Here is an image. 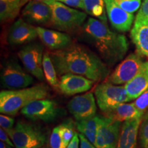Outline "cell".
Segmentation results:
<instances>
[{
  "label": "cell",
  "instance_id": "6da1fadb",
  "mask_svg": "<svg viewBox=\"0 0 148 148\" xmlns=\"http://www.w3.org/2000/svg\"><path fill=\"white\" fill-rule=\"evenodd\" d=\"M56 72L60 75L71 73L84 76L93 82L108 77V66L97 55L79 45H69L49 53Z\"/></svg>",
  "mask_w": 148,
  "mask_h": 148
},
{
  "label": "cell",
  "instance_id": "7a4b0ae2",
  "mask_svg": "<svg viewBox=\"0 0 148 148\" xmlns=\"http://www.w3.org/2000/svg\"><path fill=\"white\" fill-rule=\"evenodd\" d=\"M84 34L91 40L103 62L112 66L123 60L128 49L125 36L110 30L100 20L90 17L83 26Z\"/></svg>",
  "mask_w": 148,
  "mask_h": 148
},
{
  "label": "cell",
  "instance_id": "3957f363",
  "mask_svg": "<svg viewBox=\"0 0 148 148\" xmlns=\"http://www.w3.org/2000/svg\"><path fill=\"white\" fill-rule=\"evenodd\" d=\"M48 96L49 89L45 84L21 89L3 90L0 92V112L14 116L30 103L46 99Z\"/></svg>",
  "mask_w": 148,
  "mask_h": 148
},
{
  "label": "cell",
  "instance_id": "277c9868",
  "mask_svg": "<svg viewBox=\"0 0 148 148\" xmlns=\"http://www.w3.org/2000/svg\"><path fill=\"white\" fill-rule=\"evenodd\" d=\"M7 133L16 148H41L47 140L40 127L21 120Z\"/></svg>",
  "mask_w": 148,
  "mask_h": 148
},
{
  "label": "cell",
  "instance_id": "5b68a950",
  "mask_svg": "<svg viewBox=\"0 0 148 148\" xmlns=\"http://www.w3.org/2000/svg\"><path fill=\"white\" fill-rule=\"evenodd\" d=\"M52 12L51 25L64 31H69L80 27L86 20L87 14L77 10L58 1L47 3Z\"/></svg>",
  "mask_w": 148,
  "mask_h": 148
},
{
  "label": "cell",
  "instance_id": "8992f818",
  "mask_svg": "<svg viewBox=\"0 0 148 148\" xmlns=\"http://www.w3.org/2000/svg\"><path fill=\"white\" fill-rule=\"evenodd\" d=\"M94 95L98 106L103 114L110 112L121 103L130 101L124 86L114 85L107 81L96 86Z\"/></svg>",
  "mask_w": 148,
  "mask_h": 148
},
{
  "label": "cell",
  "instance_id": "52a82bcc",
  "mask_svg": "<svg viewBox=\"0 0 148 148\" xmlns=\"http://www.w3.org/2000/svg\"><path fill=\"white\" fill-rule=\"evenodd\" d=\"M1 87L5 90H16L28 87L34 82L33 77L20 65L16 59L5 62L0 75Z\"/></svg>",
  "mask_w": 148,
  "mask_h": 148
},
{
  "label": "cell",
  "instance_id": "ba28073f",
  "mask_svg": "<svg viewBox=\"0 0 148 148\" xmlns=\"http://www.w3.org/2000/svg\"><path fill=\"white\" fill-rule=\"evenodd\" d=\"M144 62L137 51L127 56L108 75L107 82L114 85L126 84L135 77Z\"/></svg>",
  "mask_w": 148,
  "mask_h": 148
},
{
  "label": "cell",
  "instance_id": "9c48e42d",
  "mask_svg": "<svg viewBox=\"0 0 148 148\" xmlns=\"http://www.w3.org/2000/svg\"><path fill=\"white\" fill-rule=\"evenodd\" d=\"M43 54V46L38 42L25 45L18 53L25 69L40 81L45 79L42 69Z\"/></svg>",
  "mask_w": 148,
  "mask_h": 148
},
{
  "label": "cell",
  "instance_id": "30bf717a",
  "mask_svg": "<svg viewBox=\"0 0 148 148\" xmlns=\"http://www.w3.org/2000/svg\"><path fill=\"white\" fill-rule=\"evenodd\" d=\"M59 109L55 101L48 99H38L30 103L21 110L27 119L45 122L53 121L57 117Z\"/></svg>",
  "mask_w": 148,
  "mask_h": 148
},
{
  "label": "cell",
  "instance_id": "8fae6325",
  "mask_svg": "<svg viewBox=\"0 0 148 148\" xmlns=\"http://www.w3.org/2000/svg\"><path fill=\"white\" fill-rule=\"evenodd\" d=\"M122 122L101 116L95 146L97 148H116Z\"/></svg>",
  "mask_w": 148,
  "mask_h": 148
},
{
  "label": "cell",
  "instance_id": "7c38bea8",
  "mask_svg": "<svg viewBox=\"0 0 148 148\" xmlns=\"http://www.w3.org/2000/svg\"><path fill=\"white\" fill-rule=\"evenodd\" d=\"M67 108L77 121L95 116L97 106L94 94L88 92L75 96L68 102Z\"/></svg>",
  "mask_w": 148,
  "mask_h": 148
},
{
  "label": "cell",
  "instance_id": "4fadbf2b",
  "mask_svg": "<svg viewBox=\"0 0 148 148\" xmlns=\"http://www.w3.org/2000/svg\"><path fill=\"white\" fill-rule=\"evenodd\" d=\"M22 16L30 24L49 25H51L52 12L47 3L31 0L22 11Z\"/></svg>",
  "mask_w": 148,
  "mask_h": 148
},
{
  "label": "cell",
  "instance_id": "5bb4252c",
  "mask_svg": "<svg viewBox=\"0 0 148 148\" xmlns=\"http://www.w3.org/2000/svg\"><path fill=\"white\" fill-rule=\"evenodd\" d=\"M38 36L36 27L20 18L9 29L8 42L12 46H18L32 42Z\"/></svg>",
  "mask_w": 148,
  "mask_h": 148
},
{
  "label": "cell",
  "instance_id": "9a60e30c",
  "mask_svg": "<svg viewBox=\"0 0 148 148\" xmlns=\"http://www.w3.org/2000/svg\"><path fill=\"white\" fill-rule=\"evenodd\" d=\"M107 16L113 28L119 32H128L134 21L133 14L125 11L116 3L115 0H103Z\"/></svg>",
  "mask_w": 148,
  "mask_h": 148
},
{
  "label": "cell",
  "instance_id": "2e32d148",
  "mask_svg": "<svg viewBox=\"0 0 148 148\" xmlns=\"http://www.w3.org/2000/svg\"><path fill=\"white\" fill-rule=\"evenodd\" d=\"M94 82L82 75L67 73L61 75L58 89L65 95H74L89 90Z\"/></svg>",
  "mask_w": 148,
  "mask_h": 148
},
{
  "label": "cell",
  "instance_id": "e0dca14e",
  "mask_svg": "<svg viewBox=\"0 0 148 148\" xmlns=\"http://www.w3.org/2000/svg\"><path fill=\"white\" fill-rule=\"evenodd\" d=\"M36 30L42 43L51 50H60L71 45V38L69 34L41 27H36Z\"/></svg>",
  "mask_w": 148,
  "mask_h": 148
},
{
  "label": "cell",
  "instance_id": "ac0fdd59",
  "mask_svg": "<svg viewBox=\"0 0 148 148\" xmlns=\"http://www.w3.org/2000/svg\"><path fill=\"white\" fill-rule=\"evenodd\" d=\"M141 119H134L122 123L116 148H137Z\"/></svg>",
  "mask_w": 148,
  "mask_h": 148
},
{
  "label": "cell",
  "instance_id": "d6986e66",
  "mask_svg": "<svg viewBox=\"0 0 148 148\" xmlns=\"http://www.w3.org/2000/svg\"><path fill=\"white\" fill-rule=\"evenodd\" d=\"M124 86L129 101L136 99L142 92L148 89V60L143 62L137 74Z\"/></svg>",
  "mask_w": 148,
  "mask_h": 148
},
{
  "label": "cell",
  "instance_id": "ffe728a7",
  "mask_svg": "<svg viewBox=\"0 0 148 148\" xmlns=\"http://www.w3.org/2000/svg\"><path fill=\"white\" fill-rule=\"evenodd\" d=\"M130 36L136 51L148 58V21H134Z\"/></svg>",
  "mask_w": 148,
  "mask_h": 148
},
{
  "label": "cell",
  "instance_id": "44dd1931",
  "mask_svg": "<svg viewBox=\"0 0 148 148\" xmlns=\"http://www.w3.org/2000/svg\"><path fill=\"white\" fill-rule=\"evenodd\" d=\"M143 114L136 108L134 103H123L118 105L110 112L104 114V116L123 123L127 120L141 119Z\"/></svg>",
  "mask_w": 148,
  "mask_h": 148
},
{
  "label": "cell",
  "instance_id": "7402d4cb",
  "mask_svg": "<svg viewBox=\"0 0 148 148\" xmlns=\"http://www.w3.org/2000/svg\"><path fill=\"white\" fill-rule=\"evenodd\" d=\"M101 116H94L90 119L77 121L76 127L78 132L84 135L92 144L95 145Z\"/></svg>",
  "mask_w": 148,
  "mask_h": 148
},
{
  "label": "cell",
  "instance_id": "603a6c76",
  "mask_svg": "<svg viewBox=\"0 0 148 148\" xmlns=\"http://www.w3.org/2000/svg\"><path fill=\"white\" fill-rule=\"evenodd\" d=\"M25 0H0V19L1 22L10 21L19 13Z\"/></svg>",
  "mask_w": 148,
  "mask_h": 148
},
{
  "label": "cell",
  "instance_id": "cb8c5ba5",
  "mask_svg": "<svg viewBox=\"0 0 148 148\" xmlns=\"http://www.w3.org/2000/svg\"><path fill=\"white\" fill-rule=\"evenodd\" d=\"M84 10L86 14L107 23L106 10L103 0H83Z\"/></svg>",
  "mask_w": 148,
  "mask_h": 148
},
{
  "label": "cell",
  "instance_id": "d4e9b609",
  "mask_svg": "<svg viewBox=\"0 0 148 148\" xmlns=\"http://www.w3.org/2000/svg\"><path fill=\"white\" fill-rule=\"evenodd\" d=\"M42 69L45 78L48 84L54 88H58L59 81L57 78V72L53 64L50 54L48 51L44 52L42 59Z\"/></svg>",
  "mask_w": 148,
  "mask_h": 148
},
{
  "label": "cell",
  "instance_id": "484cf974",
  "mask_svg": "<svg viewBox=\"0 0 148 148\" xmlns=\"http://www.w3.org/2000/svg\"><path fill=\"white\" fill-rule=\"evenodd\" d=\"M138 144L140 148H148V109L141 118L138 132Z\"/></svg>",
  "mask_w": 148,
  "mask_h": 148
},
{
  "label": "cell",
  "instance_id": "4316f807",
  "mask_svg": "<svg viewBox=\"0 0 148 148\" xmlns=\"http://www.w3.org/2000/svg\"><path fill=\"white\" fill-rule=\"evenodd\" d=\"M122 9L129 13L134 14L140 8L141 0H115Z\"/></svg>",
  "mask_w": 148,
  "mask_h": 148
},
{
  "label": "cell",
  "instance_id": "83f0119b",
  "mask_svg": "<svg viewBox=\"0 0 148 148\" xmlns=\"http://www.w3.org/2000/svg\"><path fill=\"white\" fill-rule=\"evenodd\" d=\"M49 145L51 148H66L60 134V126L57 125L53 129L49 137Z\"/></svg>",
  "mask_w": 148,
  "mask_h": 148
},
{
  "label": "cell",
  "instance_id": "f1b7e54d",
  "mask_svg": "<svg viewBox=\"0 0 148 148\" xmlns=\"http://www.w3.org/2000/svg\"><path fill=\"white\" fill-rule=\"evenodd\" d=\"M133 103L141 113H145L148 109V89L142 92Z\"/></svg>",
  "mask_w": 148,
  "mask_h": 148
},
{
  "label": "cell",
  "instance_id": "f546056e",
  "mask_svg": "<svg viewBox=\"0 0 148 148\" xmlns=\"http://www.w3.org/2000/svg\"><path fill=\"white\" fill-rule=\"evenodd\" d=\"M134 21H148V0H143L141 3Z\"/></svg>",
  "mask_w": 148,
  "mask_h": 148
},
{
  "label": "cell",
  "instance_id": "4dcf8cb0",
  "mask_svg": "<svg viewBox=\"0 0 148 148\" xmlns=\"http://www.w3.org/2000/svg\"><path fill=\"white\" fill-rule=\"evenodd\" d=\"M14 119L10 116L5 115L4 114H1L0 115V125L1 128L4 130L6 132L13 129Z\"/></svg>",
  "mask_w": 148,
  "mask_h": 148
},
{
  "label": "cell",
  "instance_id": "1f68e13d",
  "mask_svg": "<svg viewBox=\"0 0 148 148\" xmlns=\"http://www.w3.org/2000/svg\"><path fill=\"white\" fill-rule=\"evenodd\" d=\"M60 2L64 3L71 8H80L84 10V2L83 0H56Z\"/></svg>",
  "mask_w": 148,
  "mask_h": 148
},
{
  "label": "cell",
  "instance_id": "d6a6232c",
  "mask_svg": "<svg viewBox=\"0 0 148 148\" xmlns=\"http://www.w3.org/2000/svg\"><path fill=\"white\" fill-rule=\"evenodd\" d=\"M0 140H1V141L4 142V143L8 144V145H10L11 147H14L13 142H12V140H11V138H10V136H9L8 134L2 128L0 129Z\"/></svg>",
  "mask_w": 148,
  "mask_h": 148
},
{
  "label": "cell",
  "instance_id": "836d02e7",
  "mask_svg": "<svg viewBox=\"0 0 148 148\" xmlns=\"http://www.w3.org/2000/svg\"><path fill=\"white\" fill-rule=\"evenodd\" d=\"M79 143H80V148H97L93 144L86 138L84 135L82 134H79Z\"/></svg>",
  "mask_w": 148,
  "mask_h": 148
},
{
  "label": "cell",
  "instance_id": "e575fe53",
  "mask_svg": "<svg viewBox=\"0 0 148 148\" xmlns=\"http://www.w3.org/2000/svg\"><path fill=\"white\" fill-rule=\"evenodd\" d=\"M79 134L75 132L74 134L71 141L70 142L69 145L66 147V148H79Z\"/></svg>",
  "mask_w": 148,
  "mask_h": 148
},
{
  "label": "cell",
  "instance_id": "d590c367",
  "mask_svg": "<svg viewBox=\"0 0 148 148\" xmlns=\"http://www.w3.org/2000/svg\"><path fill=\"white\" fill-rule=\"evenodd\" d=\"M0 148H13L12 147H11L10 145H8L4 142L1 141L0 142Z\"/></svg>",
  "mask_w": 148,
  "mask_h": 148
},
{
  "label": "cell",
  "instance_id": "8d00e7d4",
  "mask_svg": "<svg viewBox=\"0 0 148 148\" xmlns=\"http://www.w3.org/2000/svg\"><path fill=\"white\" fill-rule=\"evenodd\" d=\"M54 1H56V0H42V1H43V2H45L46 3H49Z\"/></svg>",
  "mask_w": 148,
  "mask_h": 148
}]
</instances>
